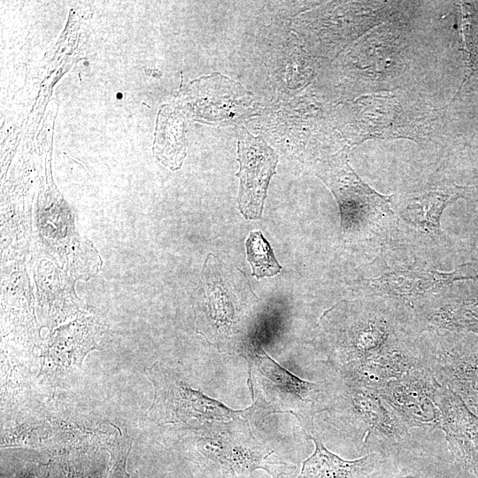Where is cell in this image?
<instances>
[{"mask_svg":"<svg viewBox=\"0 0 478 478\" xmlns=\"http://www.w3.org/2000/svg\"><path fill=\"white\" fill-rule=\"evenodd\" d=\"M320 327V348L347 385L378 390L421 364L416 329L392 312L336 306Z\"/></svg>","mask_w":478,"mask_h":478,"instance_id":"1","label":"cell"},{"mask_svg":"<svg viewBox=\"0 0 478 478\" xmlns=\"http://www.w3.org/2000/svg\"><path fill=\"white\" fill-rule=\"evenodd\" d=\"M249 385L253 396V410L265 414L289 412L308 435H313L317 413L330 410L336 397L338 382H311L287 371L260 348L249 349Z\"/></svg>","mask_w":478,"mask_h":478,"instance_id":"2","label":"cell"},{"mask_svg":"<svg viewBox=\"0 0 478 478\" xmlns=\"http://www.w3.org/2000/svg\"><path fill=\"white\" fill-rule=\"evenodd\" d=\"M330 410L343 417L366 454L377 452L402 463L406 452L413 451L409 428L376 390L350 386L338 380L337 394Z\"/></svg>","mask_w":478,"mask_h":478,"instance_id":"3","label":"cell"},{"mask_svg":"<svg viewBox=\"0 0 478 478\" xmlns=\"http://www.w3.org/2000/svg\"><path fill=\"white\" fill-rule=\"evenodd\" d=\"M420 363L478 415V336L429 331L418 339Z\"/></svg>","mask_w":478,"mask_h":478,"instance_id":"4","label":"cell"},{"mask_svg":"<svg viewBox=\"0 0 478 478\" xmlns=\"http://www.w3.org/2000/svg\"><path fill=\"white\" fill-rule=\"evenodd\" d=\"M147 373L155 388L150 411L162 423H224L252 412L251 406L234 410L205 396L161 365L155 364Z\"/></svg>","mask_w":478,"mask_h":478,"instance_id":"5","label":"cell"},{"mask_svg":"<svg viewBox=\"0 0 478 478\" xmlns=\"http://www.w3.org/2000/svg\"><path fill=\"white\" fill-rule=\"evenodd\" d=\"M318 175L334 193L341 211L344 232L372 227L391 214L390 197L377 193L351 168L345 156H335L319 166Z\"/></svg>","mask_w":478,"mask_h":478,"instance_id":"6","label":"cell"},{"mask_svg":"<svg viewBox=\"0 0 478 478\" xmlns=\"http://www.w3.org/2000/svg\"><path fill=\"white\" fill-rule=\"evenodd\" d=\"M240 418V417H239ZM226 425L221 431L202 437L197 446L199 451L210 460L220 465L234 475L246 477L254 471L262 469L278 478L296 466L274 459V451H267L258 443L248 427Z\"/></svg>","mask_w":478,"mask_h":478,"instance_id":"7","label":"cell"},{"mask_svg":"<svg viewBox=\"0 0 478 478\" xmlns=\"http://www.w3.org/2000/svg\"><path fill=\"white\" fill-rule=\"evenodd\" d=\"M441 384L422 364L393 379L376 390L401 421L410 429L441 428L437 392Z\"/></svg>","mask_w":478,"mask_h":478,"instance_id":"8","label":"cell"},{"mask_svg":"<svg viewBox=\"0 0 478 478\" xmlns=\"http://www.w3.org/2000/svg\"><path fill=\"white\" fill-rule=\"evenodd\" d=\"M240 168L238 208L249 220L261 218L267 188L275 173L278 156L261 138L243 128L237 143Z\"/></svg>","mask_w":478,"mask_h":478,"instance_id":"9","label":"cell"},{"mask_svg":"<svg viewBox=\"0 0 478 478\" xmlns=\"http://www.w3.org/2000/svg\"><path fill=\"white\" fill-rule=\"evenodd\" d=\"M315 450L302 464L296 478H406L402 463L394 457L372 452L346 460L328 451L313 435Z\"/></svg>","mask_w":478,"mask_h":478,"instance_id":"10","label":"cell"},{"mask_svg":"<svg viewBox=\"0 0 478 478\" xmlns=\"http://www.w3.org/2000/svg\"><path fill=\"white\" fill-rule=\"evenodd\" d=\"M441 428L455 464L478 478V415L450 389L440 386Z\"/></svg>","mask_w":478,"mask_h":478,"instance_id":"11","label":"cell"},{"mask_svg":"<svg viewBox=\"0 0 478 478\" xmlns=\"http://www.w3.org/2000/svg\"><path fill=\"white\" fill-rule=\"evenodd\" d=\"M467 266L451 272L434 270H401L387 273L369 281L374 293L396 297L420 298L437 292L456 281L469 278Z\"/></svg>","mask_w":478,"mask_h":478,"instance_id":"12","label":"cell"},{"mask_svg":"<svg viewBox=\"0 0 478 478\" xmlns=\"http://www.w3.org/2000/svg\"><path fill=\"white\" fill-rule=\"evenodd\" d=\"M466 187L455 184L436 190L421 193L409 199L402 218L417 230L440 235V220L444 209L462 197Z\"/></svg>","mask_w":478,"mask_h":478,"instance_id":"13","label":"cell"},{"mask_svg":"<svg viewBox=\"0 0 478 478\" xmlns=\"http://www.w3.org/2000/svg\"><path fill=\"white\" fill-rule=\"evenodd\" d=\"M423 328L433 325L454 333L478 336V296L455 297L428 306Z\"/></svg>","mask_w":478,"mask_h":478,"instance_id":"14","label":"cell"},{"mask_svg":"<svg viewBox=\"0 0 478 478\" xmlns=\"http://www.w3.org/2000/svg\"><path fill=\"white\" fill-rule=\"evenodd\" d=\"M247 260L252 275L258 280L278 274L281 266L276 260L268 241L260 231H251L245 242Z\"/></svg>","mask_w":478,"mask_h":478,"instance_id":"15","label":"cell"},{"mask_svg":"<svg viewBox=\"0 0 478 478\" xmlns=\"http://www.w3.org/2000/svg\"><path fill=\"white\" fill-rule=\"evenodd\" d=\"M474 280H478V274H476L474 275Z\"/></svg>","mask_w":478,"mask_h":478,"instance_id":"16","label":"cell"},{"mask_svg":"<svg viewBox=\"0 0 478 478\" xmlns=\"http://www.w3.org/2000/svg\"><path fill=\"white\" fill-rule=\"evenodd\" d=\"M410 478H426V477L416 476V477H410Z\"/></svg>","mask_w":478,"mask_h":478,"instance_id":"17","label":"cell"}]
</instances>
